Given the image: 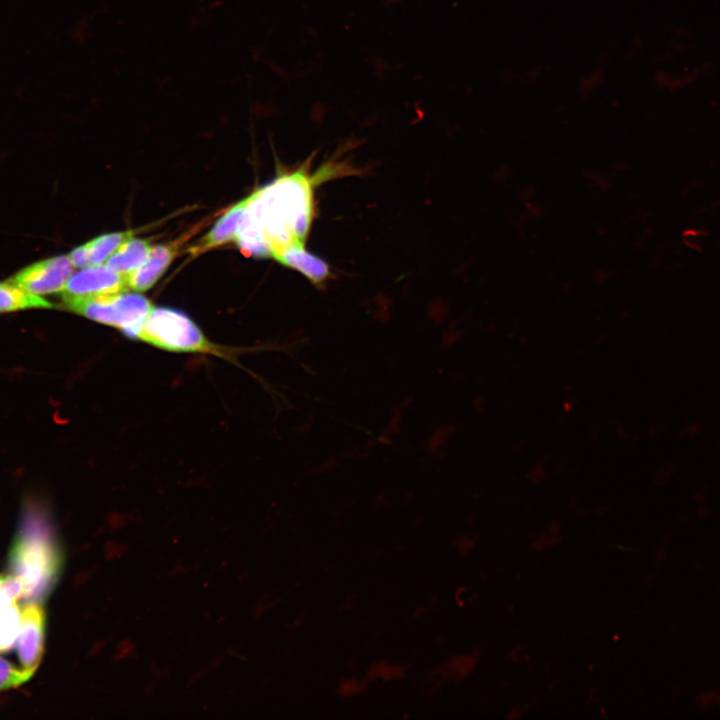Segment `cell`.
<instances>
[{
    "label": "cell",
    "instance_id": "6da1fadb",
    "mask_svg": "<svg viewBox=\"0 0 720 720\" xmlns=\"http://www.w3.org/2000/svg\"><path fill=\"white\" fill-rule=\"evenodd\" d=\"M322 177L302 168L249 195L234 240L240 250L274 258L287 247L304 245L313 217V186Z\"/></svg>",
    "mask_w": 720,
    "mask_h": 720
},
{
    "label": "cell",
    "instance_id": "7a4b0ae2",
    "mask_svg": "<svg viewBox=\"0 0 720 720\" xmlns=\"http://www.w3.org/2000/svg\"><path fill=\"white\" fill-rule=\"evenodd\" d=\"M60 555L46 522L29 511L10 553L12 576L22 585V599L39 602L55 583Z\"/></svg>",
    "mask_w": 720,
    "mask_h": 720
},
{
    "label": "cell",
    "instance_id": "3957f363",
    "mask_svg": "<svg viewBox=\"0 0 720 720\" xmlns=\"http://www.w3.org/2000/svg\"><path fill=\"white\" fill-rule=\"evenodd\" d=\"M62 301L68 310L116 327L129 338H138L153 307L144 296L127 291Z\"/></svg>",
    "mask_w": 720,
    "mask_h": 720
},
{
    "label": "cell",
    "instance_id": "277c9868",
    "mask_svg": "<svg viewBox=\"0 0 720 720\" xmlns=\"http://www.w3.org/2000/svg\"><path fill=\"white\" fill-rule=\"evenodd\" d=\"M138 339L173 352H214L194 321L185 313L169 307H152Z\"/></svg>",
    "mask_w": 720,
    "mask_h": 720
},
{
    "label": "cell",
    "instance_id": "5b68a950",
    "mask_svg": "<svg viewBox=\"0 0 720 720\" xmlns=\"http://www.w3.org/2000/svg\"><path fill=\"white\" fill-rule=\"evenodd\" d=\"M73 267L69 256H54L21 269L9 282L34 295L52 294L63 291Z\"/></svg>",
    "mask_w": 720,
    "mask_h": 720
},
{
    "label": "cell",
    "instance_id": "8992f818",
    "mask_svg": "<svg viewBox=\"0 0 720 720\" xmlns=\"http://www.w3.org/2000/svg\"><path fill=\"white\" fill-rule=\"evenodd\" d=\"M127 275L105 265L85 267L72 274L61 293L62 300L127 291Z\"/></svg>",
    "mask_w": 720,
    "mask_h": 720
},
{
    "label": "cell",
    "instance_id": "52a82bcc",
    "mask_svg": "<svg viewBox=\"0 0 720 720\" xmlns=\"http://www.w3.org/2000/svg\"><path fill=\"white\" fill-rule=\"evenodd\" d=\"M45 631V614L36 602L21 609L16 648L22 668L34 673L40 663Z\"/></svg>",
    "mask_w": 720,
    "mask_h": 720
},
{
    "label": "cell",
    "instance_id": "ba28073f",
    "mask_svg": "<svg viewBox=\"0 0 720 720\" xmlns=\"http://www.w3.org/2000/svg\"><path fill=\"white\" fill-rule=\"evenodd\" d=\"M22 594V585L17 578L0 576V651L10 649L16 642L21 613L17 601Z\"/></svg>",
    "mask_w": 720,
    "mask_h": 720
},
{
    "label": "cell",
    "instance_id": "9c48e42d",
    "mask_svg": "<svg viewBox=\"0 0 720 720\" xmlns=\"http://www.w3.org/2000/svg\"><path fill=\"white\" fill-rule=\"evenodd\" d=\"M133 234V231H123L100 235L76 247L68 256L74 267L101 265Z\"/></svg>",
    "mask_w": 720,
    "mask_h": 720
},
{
    "label": "cell",
    "instance_id": "30bf717a",
    "mask_svg": "<svg viewBox=\"0 0 720 720\" xmlns=\"http://www.w3.org/2000/svg\"><path fill=\"white\" fill-rule=\"evenodd\" d=\"M176 255V246L158 244L151 248L145 263L127 275L128 287L143 292L151 288L166 271Z\"/></svg>",
    "mask_w": 720,
    "mask_h": 720
},
{
    "label": "cell",
    "instance_id": "8fae6325",
    "mask_svg": "<svg viewBox=\"0 0 720 720\" xmlns=\"http://www.w3.org/2000/svg\"><path fill=\"white\" fill-rule=\"evenodd\" d=\"M275 260L303 274L316 285L322 284L329 275V267L321 258L309 253L304 245H293L278 252Z\"/></svg>",
    "mask_w": 720,
    "mask_h": 720
},
{
    "label": "cell",
    "instance_id": "7c38bea8",
    "mask_svg": "<svg viewBox=\"0 0 720 720\" xmlns=\"http://www.w3.org/2000/svg\"><path fill=\"white\" fill-rule=\"evenodd\" d=\"M246 204L247 197L229 208L191 251L196 254L235 240Z\"/></svg>",
    "mask_w": 720,
    "mask_h": 720
},
{
    "label": "cell",
    "instance_id": "4fadbf2b",
    "mask_svg": "<svg viewBox=\"0 0 720 720\" xmlns=\"http://www.w3.org/2000/svg\"><path fill=\"white\" fill-rule=\"evenodd\" d=\"M151 248L148 240L130 238L118 247L105 264L119 273L128 275L145 263Z\"/></svg>",
    "mask_w": 720,
    "mask_h": 720
},
{
    "label": "cell",
    "instance_id": "5bb4252c",
    "mask_svg": "<svg viewBox=\"0 0 720 720\" xmlns=\"http://www.w3.org/2000/svg\"><path fill=\"white\" fill-rule=\"evenodd\" d=\"M53 307V304L46 299L28 293L9 281L0 282V313Z\"/></svg>",
    "mask_w": 720,
    "mask_h": 720
},
{
    "label": "cell",
    "instance_id": "9a60e30c",
    "mask_svg": "<svg viewBox=\"0 0 720 720\" xmlns=\"http://www.w3.org/2000/svg\"><path fill=\"white\" fill-rule=\"evenodd\" d=\"M34 673L13 666L0 656V691L17 687L27 682Z\"/></svg>",
    "mask_w": 720,
    "mask_h": 720
},
{
    "label": "cell",
    "instance_id": "2e32d148",
    "mask_svg": "<svg viewBox=\"0 0 720 720\" xmlns=\"http://www.w3.org/2000/svg\"><path fill=\"white\" fill-rule=\"evenodd\" d=\"M586 179L599 189L606 190L609 188L611 181L605 174L598 171H589L585 174Z\"/></svg>",
    "mask_w": 720,
    "mask_h": 720
},
{
    "label": "cell",
    "instance_id": "e0dca14e",
    "mask_svg": "<svg viewBox=\"0 0 720 720\" xmlns=\"http://www.w3.org/2000/svg\"><path fill=\"white\" fill-rule=\"evenodd\" d=\"M497 169L501 172V176L496 180L497 182L506 181L510 177V169L507 166H501L497 167Z\"/></svg>",
    "mask_w": 720,
    "mask_h": 720
}]
</instances>
